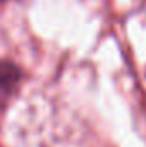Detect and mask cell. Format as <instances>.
Segmentation results:
<instances>
[{
  "label": "cell",
  "mask_w": 146,
  "mask_h": 147,
  "mask_svg": "<svg viewBox=\"0 0 146 147\" xmlns=\"http://www.w3.org/2000/svg\"><path fill=\"white\" fill-rule=\"evenodd\" d=\"M21 79L19 69L10 62H0V110L7 105Z\"/></svg>",
  "instance_id": "obj_1"
},
{
  "label": "cell",
  "mask_w": 146,
  "mask_h": 147,
  "mask_svg": "<svg viewBox=\"0 0 146 147\" xmlns=\"http://www.w3.org/2000/svg\"><path fill=\"white\" fill-rule=\"evenodd\" d=\"M0 2H2V0H0Z\"/></svg>",
  "instance_id": "obj_2"
}]
</instances>
